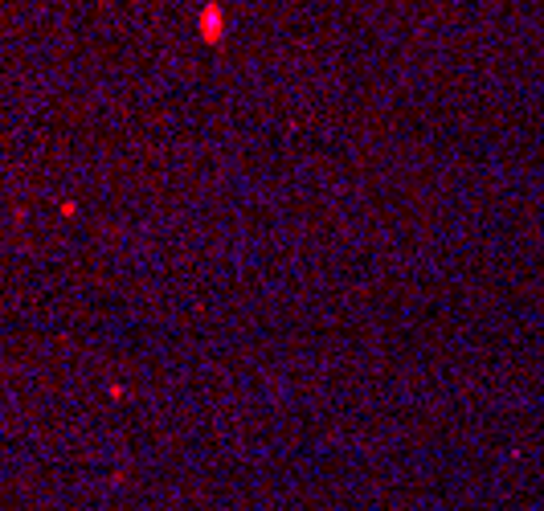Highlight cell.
Wrapping results in <instances>:
<instances>
[{
  "instance_id": "1",
  "label": "cell",
  "mask_w": 544,
  "mask_h": 511,
  "mask_svg": "<svg viewBox=\"0 0 544 511\" xmlns=\"http://www.w3.org/2000/svg\"><path fill=\"white\" fill-rule=\"evenodd\" d=\"M201 33H205L209 41L221 37V8H217V4H205V13H201Z\"/></svg>"
}]
</instances>
